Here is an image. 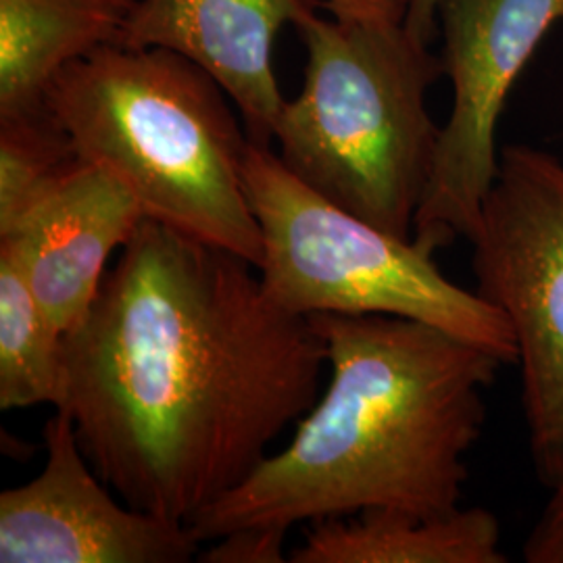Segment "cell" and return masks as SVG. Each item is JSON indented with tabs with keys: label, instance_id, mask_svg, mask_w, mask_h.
I'll use <instances>...</instances> for the list:
<instances>
[{
	"label": "cell",
	"instance_id": "1",
	"mask_svg": "<svg viewBox=\"0 0 563 563\" xmlns=\"http://www.w3.org/2000/svg\"><path fill=\"white\" fill-rule=\"evenodd\" d=\"M81 451L123 504L188 523L318 401L325 342L260 267L144 218L63 336Z\"/></svg>",
	"mask_w": 563,
	"mask_h": 563
},
{
	"label": "cell",
	"instance_id": "2",
	"mask_svg": "<svg viewBox=\"0 0 563 563\" xmlns=\"http://www.w3.org/2000/svg\"><path fill=\"white\" fill-rule=\"evenodd\" d=\"M330 383L295 437L188 528L213 541L244 526L297 523L374 509L443 516L462 507L467 455L486 420L495 353L397 316H309Z\"/></svg>",
	"mask_w": 563,
	"mask_h": 563
},
{
	"label": "cell",
	"instance_id": "3",
	"mask_svg": "<svg viewBox=\"0 0 563 563\" xmlns=\"http://www.w3.org/2000/svg\"><path fill=\"white\" fill-rule=\"evenodd\" d=\"M201 67L163 48L113 44L67 65L46 107L78 155L118 180L144 218L260 267V222L244 190L251 139Z\"/></svg>",
	"mask_w": 563,
	"mask_h": 563
},
{
	"label": "cell",
	"instance_id": "4",
	"mask_svg": "<svg viewBox=\"0 0 563 563\" xmlns=\"http://www.w3.org/2000/svg\"><path fill=\"white\" fill-rule=\"evenodd\" d=\"M295 27L305 81L276 121L278 157L323 199L411 241L441 139L428 92L443 59L405 23L316 11Z\"/></svg>",
	"mask_w": 563,
	"mask_h": 563
},
{
	"label": "cell",
	"instance_id": "5",
	"mask_svg": "<svg viewBox=\"0 0 563 563\" xmlns=\"http://www.w3.org/2000/svg\"><path fill=\"white\" fill-rule=\"evenodd\" d=\"M244 190L262 228L260 274L299 316H397L430 323L516 363L504 313L449 280L422 244L393 236L302 184L267 144L251 141Z\"/></svg>",
	"mask_w": 563,
	"mask_h": 563
},
{
	"label": "cell",
	"instance_id": "6",
	"mask_svg": "<svg viewBox=\"0 0 563 563\" xmlns=\"http://www.w3.org/2000/svg\"><path fill=\"white\" fill-rule=\"evenodd\" d=\"M470 242L476 290L514 334L530 457L551 490L563 483V163L505 146Z\"/></svg>",
	"mask_w": 563,
	"mask_h": 563
},
{
	"label": "cell",
	"instance_id": "7",
	"mask_svg": "<svg viewBox=\"0 0 563 563\" xmlns=\"http://www.w3.org/2000/svg\"><path fill=\"white\" fill-rule=\"evenodd\" d=\"M437 20L453 107L413 228V241L430 253L474 239L499 174L505 102L539 44L563 23V0H441Z\"/></svg>",
	"mask_w": 563,
	"mask_h": 563
},
{
	"label": "cell",
	"instance_id": "8",
	"mask_svg": "<svg viewBox=\"0 0 563 563\" xmlns=\"http://www.w3.org/2000/svg\"><path fill=\"white\" fill-rule=\"evenodd\" d=\"M44 449L41 474L0 493V563H186L199 553L188 523L115 501L59 409Z\"/></svg>",
	"mask_w": 563,
	"mask_h": 563
},
{
	"label": "cell",
	"instance_id": "9",
	"mask_svg": "<svg viewBox=\"0 0 563 563\" xmlns=\"http://www.w3.org/2000/svg\"><path fill=\"white\" fill-rule=\"evenodd\" d=\"M320 0H139L121 46L163 48L201 67L241 111L249 139L272 146L286 99L274 44L286 23L320 11Z\"/></svg>",
	"mask_w": 563,
	"mask_h": 563
},
{
	"label": "cell",
	"instance_id": "10",
	"mask_svg": "<svg viewBox=\"0 0 563 563\" xmlns=\"http://www.w3.org/2000/svg\"><path fill=\"white\" fill-rule=\"evenodd\" d=\"M142 220L130 188L84 162L0 232V244L15 253L42 311L65 334L86 316L111 257Z\"/></svg>",
	"mask_w": 563,
	"mask_h": 563
},
{
	"label": "cell",
	"instance_id": "11",
	"mask_svg": "<svg viewBox=\"0 0 563 563\" xmlns=\"http://www.w3.org/2000/svg\"><path fill=\"white\" fill-rule=\"evenodd\" d=\"M139 0H0V115L38 109L60 71L120 44Z\"/></svg>",
	"mask_w": 563,
	"mask_h": 563
},
{
	"label": "cell",
	"instance_id": "12",
	"mask_svg": "<svg viewBox=\"0 0 563 563\" xmlns=\"http://www.w3.org/2000/svg\"><path fill=\"white\" fill-rule=\"evenodd\" d=\"M292 563H505L501 522L484 507L443 516L374 509L311 523Z\"/></svg>",
	"mask_w": 563,
	"mask_h": 563
},
{
	"label": "cell",
	"instance_id": "13",
	"mask_svg": "<svg viewBox=\"0 0 563 563\" xmlns=\"http://www.w3.org/2000/svg\"><path fill=\"white\" fill-rule=\"evenodd\" d=\"M63 332L46 318L15 253L0 244V409L65 397Z\"/></svg>",
	"mask_w": 563,
	"mask_h": 563
},
{
	"label": "cell",
	"instance_id": "14",
	"mask_svg": "<svg viewBox=\"0 0 563 563\" xmlns=\"http://www.w3.org/2000/svg\"><path fill=\"white\" fill-rule=\"evenodd\" d=\"M81 163L69 134L46 104L0 115V232Z\"/></svg>",
	"mask_w": 563,
	"mask_h": 563
},
{
	"label": "cell",
	"instance_id": "15",
	"mask_svg": "<svg viewBox=\"0 0 563 563\" xmlns=\"http://www.w3.org/2000/svg\"><path fill=\"white\" fill-rule=\"evenodd\" d=\"M286 532L274 526H244L213 539V547L202 553L205 563H282Z\"/></svg>",
	"mask_w": 563,
	"mask_h": 563
},
{
	"label": "cell",
	"instance_id": "16",
	"mask_svg": "<svg viewBox=\"0 0 563 563\" xmlns=\"http://www.w3.org/2000/svg\"><path fill=\"white\" fill-rule=\"evenodd\" d=\"M523 562L563 563V483L551 488L549 501L522 544Z\"/></svg>",
	"mask_w": 563,
	"mask_h": 563
},
{
	"label": "cell",
	"instance_id": "17",
	"mask_svg": "<svg viewBox=\"0 0 563 563\" xmlns=\"http://www.w3.org/2000/svg\"><path fill=\"white\" fill-rule=\"evenodd\" d=\"M339 20L402 23L411 0H323Z\"/></svg>",
	"mask_w": 563,
	"mask_h": 563
},
{
	"label": "cell",
	"instance_id": "18",
	"mask_svg": "<svg viewBox=\"0 0 563 563\" xmlns=\"http://www.w3.org/2000/svg\"><path fill=\"white\" fill-rule=\"evenodd\" d=\"M439 4L441 0H411L409 9H407V18H405V27L418 36L420 41H434L437 32H439Z\"/></svg>",
	"mask_w": 563,
	"mask_h": 563
}]
</instances>
